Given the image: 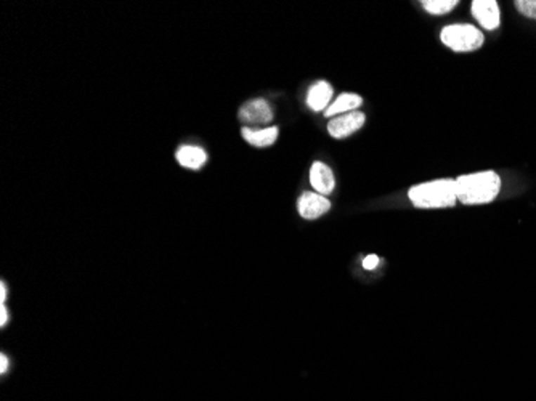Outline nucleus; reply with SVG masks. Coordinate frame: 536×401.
Masks as SVG:
<instances>
[{
	"label": "nucleus",
	"instance_id": "1",
	"mask_svg": "<svg viewBox=\"0 0 536 401\" xmlns=\"http://www.w3.org/2000/svg\"><path fill=\"white\" fill-rule=\"evenodd\" d=\"M501 191V178L493 171L462 175L456 178V195L462 204H487Z\"/></svg>",
	"mask_w": 536,
	"mask_h": 401
},
{
	"label": "nucleus",
	"instance_id": "2",
	"mask_svg": "<svg viewBox=\"0 0 536 401\" xmlns=\"http://www.w3.org/2000/svg\"><path fill=\"white\" fill-rule=\"evenodd\" d=\"M408 196L417 209H442L453 207L458 201L456 195V180L443 178L413 186Z\"/></svg>",
	"mask_w": 536,
	"mask_h": 401
},
{
	"label": "nucleus",
	"instance_id": "3",
	"mask_svg": "<svg viewBox=\"0 0 536 401\" xmlns=\"http://www.w3.org/2000/svg\"><path fill=\"white\" fill-rule=\"evenodd\" d=\"M442 42L455 52H472L483 45V34L472 25H451L443 27Z\"/></svg>",
	"mask_w": 536,
	"mask_h": 401
},
{
	"label": "nucleus",
	"instance_id": "4",
	"mask_svg": "<svg viewBox=\"0 0 536 401\" xmlns=\"http://www.w3.org/2000/svg\"><path fill=\"white\" fill-rule=\"evenodd\" d=\"M240 119L244 124V127L259 131L261 127L267 129L268 124L273 121V112L267 101L263 98H256L241 106Z\"/></svg>",
	"mask_w": 536,
	"mask_h": 401
},
{
	"label": "nucleus",
	"instance_id": "5",
	"mask_svg": "<svg viewBox=\"0 0 536 401\" xmlns=\"http://www.w3.org/2000/svg\"><path fill=\"white\" fill-rule=\"evenodd\" d=\"M365 124V114L360 111H352L347 114L332 117L328 124V132L334 138H346L353 132L360 131Z\"/></svg>",
	"mask_w": 536,
	"mask_h": 401
},
{
	"label": "nucleus",
	"instance_id": "6",
	"mask_svg": "<svg viewBox=\"0 0 536 401\" xmlns=\"http://www.w3.org/2000/svg\"><path fill=\"white\" fill-rule=\"evenodd\" d=\"M299 213L307 220H315L323 216L331 209L328 197L318 193H303L297 202Z\"/></svg>",
	"mask_w": 536,
	"mask_h": 401
},
{
	"label": "nucleus",
	"instance_id": "7",
	"mask_svg": "<svg viewBox=\"0 0 536 401\" xmlns=\"http://www.w3.org/2000/svg\"><path fill=\"white\" fill-rule=\"evenodd\" d=\"M472 15L485 29L493 31L499 26V7L495 0H473Z\"/></svg>",
	"mask_w": 536,
	"mask_h": 401
},
{
	"label": "nucleus",
	"instance_id": "8",
	"mask_svg": "<svg viewBox=\"0 0 536 401\" xmlns=\"http://www.w3.org/2000/svg\"><path fill=\"white\" fill-rule=\"evenodd\" d=\"M310 183L318 195H329L334 190V175H332L331 169L323 162H313L312 169H310Z\"/></svg>",
	"mask_w": 536,
	"mask_h": 401
},
{
	"label": "nucleus",
	"instance_id": "9",
	"mask_svg": "<svg viewBox=\"0 0 536 401\" xmlns=\"http://www.w3.org/2000/svg\"><path fill=\"white\" fill-rule=\"evenodd\" d=\"M332 97V87L328 82L321 81L313 84L308 90L307 95V105L312 108L313 111H326L329 106V101Z\"/></svg>",
	"mask_w": 536,
	"mask_h": 401
},
{
	"label": "nucleus",
	"instance_id": "10",
	"mask_svg": "<svg viewBox=\"0 0 536 401\" xmlns=\"http://www.w3.org/2000/svg\"><path fill=\"white\" fill-rule=\"evenodd\" d=\"M242 137L257 148H267V146L273 145L276 138H278V127H267V129H259V131H252V129L242 127Z\"/></svg>",
	"mask_w": 536,
	"mask_h": 401
},
{
	"label": "nucleus",
	"instance_id": "11",
	"mask_svg": "<svg viewBox=\"0 0 536 401\" xmlns=\"http://www.w3.org/2000/svg\"><path fill=\"white\" fill-rule=\"evenodd\" d=\"M361 103H363V100H361L360 95L342 93V95H339V97H337L334 103H331V106H328V110L325 111V116L326 117H334V116L347 114V112L357 111V108H360L361 106Z\"/></svg>",
	"mask_w": 536,
	"mask_h": 401
},
{
	"label": "nucleus",
	"instance_id": "12",
	"mask_svg": "<svg viewBox=\"0 0 536 401\" xmlns=\"http://www.w3.org/2000/svg\"><path fill=\"white\" fill-rule=\"evenodd\" d=\"M177 161L180 162V166L197 171L206 164L207 155L204 150L197 148V146H182L177 151Z\"/></svg>",
	"mask_w": 536,
	"mask_h": 401
},
{
	"label": "nucleus",
	"instance_id": "13",
	"mask_svg": "<svg viewBox=\"0 0 536 401\" xmlns=\"http://www.w3.org/2000/svg\"><path fill=\"white\" fill-rule=\"evenodd\" d=\"M456 5H458L456 0H424V2H422V7L432 15L448 13V11L453 10Z\"/></svg>",
	"mask_w": 536,
	"mask_h": 401
},
{
	"label": "nucleus",
	"instance_id": "14",
	"mask_svg": "<svg viewBox=\"0 0 536 401\" xmlns=\"http://www.w3.org/2000/svg\"><path fill=\"white\" fill-rule=\"evenodd\" d=\"M516 7L522 15L536 20V0H517Z\"/></svg>",
	"mask_w": 536,
	"mask_h": 401
},
{
	"label": "nucleus",
	"instance_id": "15",
	"mask_svg": "<svg viewBox=\"0 0 536 401\" xmlns=\"http://www.w3.org/2000/svg\"><path fill=\"white\" fill-rule=\"evenodd\" d=\"M377 263H379V257H377V256H368V257L365 258L363 267L366 270H374L377 267Z\"/></svg>",
	"mask_w": 536,
	"mask_h": 401
},
{
	"label": "nucleus",
	"instance_id": "16",
	"mask_svg": "<svg viewBox=\"0 0 536 401\" xmlns=\"http://www.w3.org/2000/svg\"><path fill=\"white\" fill-rule=\"evenodd\" d=\"M7 369H8V358L5 357V355L2 353V355H0V372H2V374H5V372H7Z\"/></svg>",
	"mask_w": 536,
	"mask_h": 401
},
{
	"label": "nucleus",
	"instance_id": "17",
	"mask_svg": "<svg viewBox=\"0 0 536 401\" xmlns=\"http://www.w3.org/2000/svg\"><path fill=\"white\" fill-rule=\"evenodd\" d=\"M7 320H8V312H7V308H5L2 305V307H0V326L7 324Z\"/></svg>",
	"mask_w": 536,
	"mask_h": 401
},
{
	"label": "nucleus",
	"instance_id": "18",
	"mask_svg": "<svg viewBox=\"0 0 536 401\" xmlns=\"http://www.w3.org/2000/svg\"><path fill=\"white\" fill-rule=\"evenodd\" d=\"M5 297H7V287H5L2 282V284H0V302H2V305L5 303Z\"/></svg>",
	"mask_w": 536,
	"mask_h": 401
}]
</instances>
